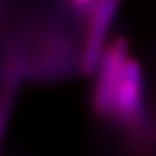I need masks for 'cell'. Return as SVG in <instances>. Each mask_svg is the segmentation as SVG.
I'll use <instances>...</instances> for the list:
<instances>
[{
	"mask_svg": "<svg viewBox=\"0 0 156 156\" xmlns=\"http://www.w3.org/2000/svg\"><path fill=\"white\" fill-rule=\"evenodd\" d=\"M119 4L120 0H96L91 12L85 48L82 53V69L87 74L96 70L98 64L105 51L107 38Z\"/></svg>",
	"mask_w": 156,
	"mask_h": 156,
	"instance_id": "cell-3",
	"label": "cell"
},
{
	"mask_svg": "<svg viewBox=\"0 0 156 156\" xmlns=\"http://www.w3.org/2000/svg\"><path fill=\"white\" fill-rule=\"evenodd\" d=\"M108 119L128 128H136L144 122L146 101L143 74L139 64L133 58H129L124 76L115 91Z\"/></svg>",
	"mask_w": 156,
	"mask_h": 156,
	"instance_id": "cell-1",
	"label": "cell"
},
{
	"mask_svg": "<svg viewBox=\"0 0 156 156\" xmlns=\"http://www.w3.org/2000/svg\"><path fill=\"white\" fill-rule=\"evenodd\" d=\"M129 58L126 43L122 39H117L107 46L96 68L98 77L92 103L98 116L108 119L115 91L124 76Z\"/></svg>",
	"mask_w": 156,
	"mask_h": 156,
	"instance_id": "cell-2",
	"label": "cell"
},
{
	"mask_svg": "<svg viewBox=\"0 0 156 156\" xmlns=\"http://www.w3.org/2000/svg\"><path fill=\"white\" fill-rule=\"evenodd\" d=\"M72 2L78 7H86V5H89L92 0H72Z\"/></svg>",
	"mask_w": 156,
	"mask_h": 156,
	"instance_id": "cell-4",
	"label": "cell"
}]
</instances>
